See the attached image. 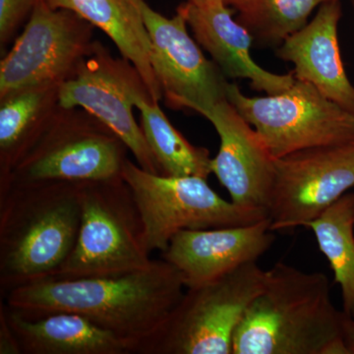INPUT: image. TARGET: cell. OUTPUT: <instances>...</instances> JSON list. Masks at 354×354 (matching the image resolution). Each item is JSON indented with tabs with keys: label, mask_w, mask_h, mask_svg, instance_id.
<instances>
[{
	"label": "cell",
	"mask_w": 354,
	"mask_h": 354,
	"mask_svg": "<svg viewBox=\"0 0 354 354\" xmlns=\"http://www.w3.org/2000/svg\"><path fill=\"white\" fill-rule=\"evenodd\" d=\"M176 268L162 259L139 271L102 278H50L9 290L4 304L26 317L70 312L113 333L139 354L184 293Z\"/></svg>",
	"instance_id": "obj_1"
},
{
	"label": "cell",
	"mask_w": 354,
	"mask_h": 354,
	"mask_svg": "<svg viewBox=\"0 0 354 354\" xmlns=\"http://www.w3.org/2000/svg\"><path fill=\"white\" fill-rule=\"evenodd\" d=\"M329 279L278 263L235 330L232 354H348Z\"/></svg>",
	"instance_id": "obj_2"
},
{
	"label": "cell",
	"mask_w": 354,
	"mask_h": 354,
	"mask_svg": "<svg viewBox=\"0 0 354 354\" xmlns=\"http://www.w3.org/2000/svg\"><path fill=\"white\" fill-rule=\"evenodd\" d=\"M82 183L11 184L0 191V292L53 278L81 223Z\"/></svg>",
	"instance_id": "obj_3"
},
{
	"label": "cell",
	"mask_w": 354,
	"mask_h": 354,
	"mask_svg": "<svg viewBox=\"0 0 354 354\" xmlns=\"http://www.w3.org/2000/svg\"><path fill=\"white\" fill-rule=\"evenodd\" d=\"M80 195L75 246L53 278L116 277L151 265L141 216L122 177L82 183Z\"/></svg>",
	"instance_id": "obj_4"
},
{
	"label": "cell",
	"mask_w": 354,
	"mask_h": 354,
	"mask_svg": "<svg viewBox=\"0 0 354 354\" xmlns=\"http://www.w3.org/2000/svg\"><path fill=\"white\" fill-rule=\"evenodd\" d=\"M267 271L247 263L221 278L186 288L139 354H232L235 330L265 286Z\"/></svg>",
	"instance_id": "obj_5"
},
{
	"label": "cell",
	"mask_w": 354,
	"mask_h": 354,
	"mask_svg": "<svg viewBox=\"0 0 354 354\" xmlns=\"http://www.w3.org/2000/svg\"><path fill=\"white\" fill-rule=\"evenodd\" d=\"M121 177L136 203L150 254L164 252L183 230L250 225L268 218L266 209L223 199L203 177L155 174L127 158Z\"/></svg>",
	"instance_id": "obj_6"
},
{
	"label": "cell",
	"mask_w": 354,
	"mask_h": 354,
	"mask_svg": "<svg viewBox=\"0 0 354 354\" xmlns=\"http://www.w3.org/2000/svg\"><path fill=\"white\" fill-rule=\"evenodd\" d=\"M227 95L274 158L316 147L354 144V114L312 84L295 79L283 92L252 97L228 83Z\"/></svg>",
	"instance_id": "obj_7"
},
{
	"label": "cell",
	"mask_w": 354,
	"mask_h": 354,
	"mask_svg": "<svg viewBox=\"0 0 354 354\" xmlns=\"http://www.w3.org/2000/svg\"><path fill=\"white\" fill-rule=\"evenodd\" d=\"M95 120L50 115L0 191L15 183L120 178L128 148Z\"/></svg>",
	"instance_id": "obj_8"
},
{
	"label": "cell",
	"mask_w": 354,
	"mask_h": 354,
	"mask_svg": "<svg viewBox=\"0 0 354 354\" xmlns=\"http://www.w3.org/2000/svg\"><path fill=\"white\" fill-rule=\"evenodd\" d=\"M90 23L41 0L0 64V99L43 85H60L88 50Z\"/></svg>",
	"instance_id": "obj_9"
},
{
	"label": "cell",
	"mask_w": 354,
	"mask_h": 354,
	"mask_svg": "<svg viewBox=\"0 0 354 354\" xmlns=\"http://www.w3.org/2000/svg\"><path fill=\"white\" fill-rule=\"evenodd\" d=\"M354 187V144L316 147L276 158L268 205L272 232L306 227Z\"/></svg>",
	"instance_id": "obj_10"
},
{
	"label": "cell",
	"mask_w": 354,
	"mask_h": 354,
	"mask_svg": "<svg viewBox=\"0 0 354 354\" xmlns=\"http://www.w3.org/2000/svg\"><path fill=\"white\" fill-rule=\"evenodd\" d=\"M131 1L145 25L151 62L167 102L198 113L227 100L225 76L191 38L185 18L178 12L165 17L145 0Z\"/></svg>",
	"instance_id": "obj_11"
},
{
	"label": "cell",
	"mask_w": 354,
	"mask_h": 354,
	"mask_svg": "<svg viewBox=\"0 0 354 354\" xmlns=\"http://www.w3.org/2000/svg\"><path fill=\"white\" fill-rule=\"evenodd\" d=\"M76 73L58 88V106L82 108L120 137L142 169L162 174V169L133 114L134 95L145 87L138 73L129 74L108 58H95L77 66ZM146 88V87H145Z\"/></svg>",
	"instance_id": "obj_12"
},
{
	"label": "cell",
	"mask_w": 354,
	"mask_h": 354,
	"mask_svg": "<svg viewBox=\"0 0 354 354\" xmlns=\"http://www.w3.org/2000/svg\"><path fill=\"white\" fill-rule=\"evenodd\" d=\"M198 113L214 125L220 136V149L212 158V174L235 204L267 211L276 158L255 128L228 100L200 109Z\"/></svg>",
	"instance_id": "obj_13"
},
{
	"label": "cell",
	"mask_w": 354,
	"mask_h": 354,
	"mask_svg": "<svg viewBox=\"0 0 354 354\" xmlns=\"http://www.w3.org/2000/svg\"><path fill=\"white\" fill-rule=\"evenodd\" d=\"M274 241L267 218L250 225L183 230L172 237L160 258L180 272L186 288H192L257 262Z\"/></svg>",
	"instance_id": "obj_14"
},
{
	"label": "cell",
	"mask_w": 354,
	"mask_h": 354,
	"mask_svg": "<svg viewBox=\"0 0 354 354\" xmlns=\"http://www.w3.org/2000/svg\"><path fill=\"white\" fill-rule=\"evenodd\" d=\"M185 18L197 43L213 58L221 73L232 79H248L251 87L267 95L279 94L293 85L295 77L263 69L251 57L253 37L232 18L234 9L221 0H186L177 8Z\"/></svg>",
	"instance_id": "obj_15"
},
{
	"label": "cell",
	"mask_w": 354,
	"mask_h": 354,
	"mask_svg": "<svg viewBox=\"0 0 354 354\" xmlns=\"http://www.w3.org/2000/svg\"><path fill=\"white\" fill-rule=\"evenodd\" d=\"M341 17V0L324 2L312 21L279 46L277 55L295 65V79L312 84L354 114V86L346 75L337 38Z\"/></svg>",
	"instance_id": "obj_16"
},
{
	"label": "cell",
	"mask_w": 354,
	"mask_h": 354,
	"mask_svg": "<svg viewBox=\"0 0 354 354\" xmlns=\"http://www.w3.org/2000/svg\"><path fill=\"white\" fill-rule=\"evenodd\" d=\"M4 305L22 354H133L127 342L79 314L26 317Z\"/></svg>",
	"instance_id": "obj_17"
},
{
	"label": "cell",
	"mask_w": 354,
	"mask_h": 354,
	"mask_svg": "<svg viewBox=\"0 0 354 354\" xmlns=\"http://www.w3.org/2000/svg\"><path fill=\"white\" fill-rule=\"evenodd\" d=\"M51 6L69 9L106 32L122 57L143 81L153 101L162 90L151 62L150 41L145 25L131 0H48Z\"/></svg>",
	"instance_id": "obj_18"
},
{
	"label": "cell",
	"mask_w": 354,
	"mask_h": 354,
	"mask_svg": "<svg viewBox=\"0 0 354 354\" xmlns=\"http://www.w3.org/2000/svg\"><path fill=\"white\" fill-rule=\"evenodd\" d=\"M134 104L141 113L144 136L162 169V176L208 178L212 174L209 151L192 145L167 120L145 87L137 91Z\"/></svg>",
	"instance_id": "obj_19"
},
{
	"label": "cell",
	"mask_w": 354,
	"mask_h": 354,
	"mask_svg": "<svg viewBox=\"0 0 354 354\" xmlns=\"http://www.w3.org/2000/svg\"><path fill=\"white\" fill-rule=\"evenodd\" d=\"M59 85L23 88L1 100L0 106V186L43 129L50 115L43 114Z\"/></svg>",
	"instance_id": "obj_20"
},
{
	"label": "cell",
	"mask_w": 354,
	"mask_h": 354,
	"mask_svg": "<svg viewBox=\"0 0 354 354\" xmlns=\"http://www.w3.org/2000/svg\"><path fill=\"white\" fill-rule=\"evenodd\" d=\"M307 227L341 288L342 311L354 318V193H346Z\"/></svg>",
	"instance_id": "obj_21"
},
{
	"label": "cell",
	"mask_w": 354,
	"mask_h": 354,
	"mask_svg": "<svg viewBox=\"0 0 354 354\" xmlns=\"http://www.w3.org/2000/svg\"><path fill=\"white\" fill-rule=\"evenodd\" d=\"M329 0H232L237 21L253 39L281 46L308 23L315 9Z\"/></svg>",
	"instance_id": "obj_22"
},
{
	"label": "cell",
	"mask_w": 354,
	"mask_h": 354,
	"mask_svg": "<svg viewBox=\"0 0 354 354\" xmlns=\"http://www.w3.org/2000/svg\"><path fill=\"white\" fill-rule=\"evenodd\" d=\"M41 0H0V41L6 43L11 34Z\"/></svg>",
	"instance_id": "obj_23"
},
{
	"label": "cell",
	"mask_w": 354,
	"mask_h": 354,
	"mask_svg": "<svg viewBox=\"0 0 354 354\" xmlns=\"http://www.w3.org/2000/svg\"><path fill=\"white\" fill-rule=\"evenodd\" d=\"M0 354H22L19 342L7 318L3 301L0 304Z\"/></svg>",
	"instance_id": "obj_24"
},
{
	"label": "cell",
	"mask_w": 354,
	"mask_h": 354,
	"mask_svg": "<svg viewBox=\"0 0 354 354\" xmlns=\"http://www.w3.org/2000/svg\"><path fill=\"white\" fill-rule=\"evenodd\" d=\"M342 337L348 354H354V318L346 315L344 312L342 321Z\"/></svg>",
	"instance_id": "obj_25"
},
{
	"label": "cell",
	"mask_w": 354,
	"mask_h": 354,
	"mask_svg": "<svg viewBox=\"0 0 354 354\" xmlns=\"http://www.w3.org/2000/svg\"><path fill=\"white\" fill-rule=\"evenodd\" d=\"M221 1L225 2V3L227 4V6H230V3H232V0H221Z\"/></svg>",
	"instance_id": "obj_26"
},
{
	"label": "cell",
	"mask_w": 354,
	"mask_h": 354,
	"mask_svg": "<svg viewBox=\"0 0 354 354\" xmlns=\"http://www.w3.org/2000/svg\"><path fill=\"white\" fill-rule=\"evenodd\" d=\"M351 6H353V9H354V0H351Z\"/></svg>",
	"instance_id": "obj_27"
}]
</instances>
